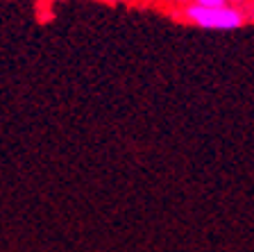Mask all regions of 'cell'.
I'll list each match as a JSON object with an SVG mask.
<instances>
[{
	"instance_id": "6da1fadb",
	"label": "cell",
	"mask_w": 254,
	"mask_h": 252,
	"mask_svg": "<svg viewBox=\"0 0 254 252\" xmlns=\"http://www.w3.org/2000/svg\"><path fill=\"white\" fill-rule=\"evenodd\" d=\"M173 18L204 30H241L250 21V11L238 5L200 7L195 2H186L180 5L177 11H173Z\"/></svg>"
},
{
	"instance_id": "7a4b0ae2",
	"label": "cell",
	"mask_w": 254,
	"mask_h": 252,
	"mask_svg": "<svg viewBox=\"0 0 254 252\" xmlns=\"http://www.w3.org/2000/svg\"><path fill=\"white\" fill-rule=\"evenodd\" d=\"M190 2H195L200 7H222V5H229L227 0H190Z\"/></svg>"
},
{
	"instance_id": "3957f363",
	"label": "cell",
	"mask_w": 254,
	"mask_h": 252,
	"mask_svg": "<svg viewBox=\"0 0 254 252\" xmlns=\"http://www.w3.org/2000/svg\"><path fill=\"white\" fill-rule=\"evenodd\" d=\"M229 5H238V7H245L250 2V0H227Z\"/></svg>"
},
{
	"instance_id": "277c9868",
	"label": "cell",
	"mask_w": 254,
	"mask_h": 252,
	"mask_svg": "<svg viewBox=\"0 0 254 252\" xmlns=\"http://www.w3.org/2000/svg\"><path fill=\"white\" fill-rule=\"evenodd\" d=\"M98 2H127V0H98Z\"/></svg>"
},
{
	"instance_id": "5b68a950",
	"label": "cell",
	"mask_w": 254,
	"mask_h": 252,
	"mask_svg": "<svg viewBox=\"0 0 254 252\" xmlns=\"http://www.w3.org/2000/svg\"><path fill=\"white\" fill-rule=\"evenodd\" d=\"M177 5H186V2H190V0H175Z\"/></svg>"
}]
</instances>
